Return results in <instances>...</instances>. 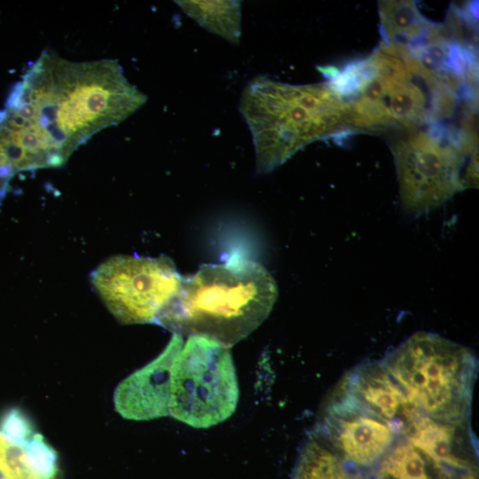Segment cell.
<instances>
[{"label":"cell","mask_w":479,"mask_h":479,"mask_svg":"<svg viewBox=\"0 0 479 479\" xmlns=\"http://www.w3.org/2000/svg\"><path fill=\"white\" fill-rule=\"evenodd\" d=\"M145 101L116 60L71 61L45 50L0 112V158L15 173L61 166Z\"/></svg>","instance_id":"1"},{"label":"cell","mask_w":479,"mask_h":479,"mask_svg":"<svg viewBox=\"0 0 479 479\" xmlns=\"http://www.w3.org/2000/svg\"><path fill=\"white\" fill-rule=\"evenodd\" d=\"M345 107L348 130H415L450 118L460 98L404 48L381 43L342 68H323Z\"/></svg>","instance_id":"2"},{"label":"cell","mask_w":479,"mask_h":479,"mask_svg":"<svg viewBox=\"0 0 479 479\" xmlns=\"http://www.w3.org/2000/svg\"><path fill=\"white\" fill-rule=\"evenodd\" d=\"M277 297L269 271L235 253L224 263L202 264L195 274L183 277L177 294L154 323L173 334L203 336L231 348L266 319Z\"/></svg>","instance_id":"3"},{"label":"cell","mask_w":479,"mask_h":479,"mask_svg":"<svg viewBox=\"0 0 479 479\" xmlns=\"http://www.w3.org/2000/svg\"><path fill=\"white\" fill-rule=\"evenodd\" d=\"M239 109L253 137L257 173H268L310 143L348 130L345 107L324 83L291 85L256 76Z\"/></svg>","instance_id":"4"},{"label":"cell","mask_w":479,"mask_h":479,"mask_svg":"<svg viewBox=\"0 0 479 479\" xmlns=\"http://www.w3.org/2000/svg\"><path fill=\"white\" fill-rule=\"evenodd\" d=\"M420 413L459 424L470 411L477 363L465 347L429 333H417L381 363Z\"/></svg>","instance_id":"5"},{"label":"cell","mask_w":479,"mask_h":479,"mask_svg":"<svg viewBox=\"0 0 479 479\" xmlns=\"http://www.w3.org/2000/svg\"><path fill=\"white\" fill-rule=\"evenodd\" d=\"M475 130L440 124L415 130L391 145L401 200L412 211L437 207L477 182Z\"/></svg>","instance_id":"6"},{"label":"cell","mask_w":479,"mask_h":479,"mask_svg":"<svg viewBox=\"0 0 479 479\" xmlns=\"http://www.w3.org/2000/svg\"><path fill=\"white\" fill-rule=\"evenodd\" d=\"M239 394L230 348L207 337L188 336L172 369L169 415L208 428L232 415Z\"/></svg>","instance_id":"7"},{"label":"cell","mask_w":479,"mask_h":479,"mask_svg":"<svg viewBox=\"0 0 479 479\" xmlns=\"http://www.w3.org/2000/svg\"><path fill=\"white\" fill-rule=\"evenodd\" d=\"M92 283L112 314L123 324L154 323L177 294L183 276L166 255H116L100 264Z\"/></svg>","instance_id":"8"},{"label":"cell","mask_w":479,"mask_h":479,"mask_svg":"<svg viewBox=\"0 0 479 479\" xmlns=\"http://www.w3.org/2000/svg\"><path fill=\"white\" fill-rule=\"evenodd\" d=\"M396 433L391 423L345 394L342 401L330 405L318 436L332 440L347 460L367 467L390 449Z\"/></svg>","instance_id":"9"},{"label":"cell","mask_w":479,"mask_h":479,"mask_svg":"<svg viewBox=\"0 0 479 479\" xmlns=\"http://www.w3.org/2000/svg\"><path fill=\"white\" fill-rule=\"evenodd\" d=\"M182 346L183 336L173 334L156 358L118 384L114 403L122 417L149 420L169 415L172 369Z\"/></svg>","instance_id":"10"},{"label":"cell","mask_w":479,"mask_h":479,"mask_svg":"<svg viewBox=\"0 0 479 479\" xmlns=\"http://www.w3.org/2000/svg\"><path fill=\"white\" fill-rule=\"evenodd\" d=\"M347 382L346 395L391 424L400 411L408 415L419 412L381 364L357 369Z\"/></svg>","instance_id":"11"},{"label":"cell","mask_w":479,"mask_h":479,"mask_svg":"<svg viewBox=\"0 0 479 479\" xmlns=\"http://www.w3.org/2000/svg\"><path fill=\"white\" fill-rule=\"evenodd\" d=\"M409 442L434 461L437 467L464 469L466 461L454 454V424L433 420L420 413L411 422Z\"/></svg>","instance_id":"12"},{"label":"cell","mask_w":479,"mask_h":479,"mask_svg":"<svg viewBox=\"0 0 479 479\" xmlns=\"http://www.w3.org/2000/svg\"><path fill=\"white\" fill-rule=\"evenodd\" d=\"M379 14L384 43L407 44L426 34L433 25L421 15L415 2L410 0L380 1Z\"/></svg>","instance_id":"13"},{"label":"cell","mask_w":479,"mask_h":479,"mask_svg":"<svg viewBox=\"0 0 479 479\" xmlns=\"http://www.w3.org/2000/svg\"><path fill=\"white\" fill-rule=\"evenodd\" d=\"M182 10L205 29L238 44L241 11L238 1H177Z\"/></svg>","instance_id":"14"},{"label":"cell","mask_w":479,"mask_h":479,"mask_svg":"<svg viewBox=\"0 0 479 479\" xmlns=\"http://www.w3.org/2000/svg\"><path fill=\"white\" fill-rule=\"evenodd\" d=\"M292 479H354L339 456L318 436L303 447Z\"/></svg>","instance_id":"15"},{"label":"cell","mask_w":479,"mask_h":479,"mask_svg":"<svg viewBox=\"0 0 479 479\" xmlns=\"http://www.w3.org/2000/svg\"><path fill=\"white\" fill-rule=\"evenodd\" d=\"M381 474L392 479H431L423 456L410 442L390 447L382 459Z\"/></svg>","instance_id":"16"},{"label":"cell","mask_w":479,"mask_h":479,"mask_svg":"<svg viewBox=\"0 0 479 479\" xmlns=\"http://www.w3.org/2000/svg\"><path fill=\"white\" fill-rule=\"evenodd\" d=\"M0 469L7 479H38L32 470L24 444L0 433Z\"/></svg>","instance_id":"17"},{"label":"cell","mask_w":479,"mask_h":479,"mask_svg":"<svg viewBox=\"0 0 479 479\" xmlns=\"http://www.w3.org/2000/svg\"><path fill=\"white\" fill-rule=\"evenodd\" d=\"M32 470L38 479H55L58 474V456L43 436L35 433L24 444Z\"/></svg>","instance_id":"18"},{"label":"cell","mask_w":479,"mask_h":479,"mask_svg":"<svg viewBox=\"0 0 479 479\" xmlns=\"http://www.w3.org/2000/svg\"><path fill=\"white\" fill-rule=\"evenodd\" d=\"M0 433L19 444H25L35 434L32 421L19 408H11L2 415Z\"/></svg>","instance_id":"19"},{"label":"cell","mask_w":479,"mask_h":479,"mask_svg":"<svg viewBox=\"0 0 479 479\" xmlns=\"http://www.w3.org/2000/svg\"><path fill=\"white\" fill-rule=\"evenodd\" d=\"M14 174V171L0 160V202L5 194L9 181Z\"/></svg>","instance_id":"20"},{"label":"cell","mask_w":479,"mask_h":479,"mask_svg":"<svg viewBox=\"0 0 479 479\" xmlns=\"http://www.w3.org/2000/svg\"><path fill=\"white\" fill-rule=\"evenodd\" d=\"M461 479H475V475L473 473H467Z\"/></svg>","instance_id":"21"}]
</instances>
